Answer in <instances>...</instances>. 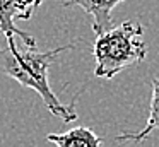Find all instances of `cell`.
Segmentation results:
<instances>
[{
    "label": "cell",
    "mask_w": 159,
    "mask_h": 147,
    "mask_svg": "<svg viewBox=\"0 0 159 147\" xmlns=\"http://www.w3.org/2000/svg\"><path fill=\"white\" fill-rule=\"evenodd\" d=\"M156 128H159V77H154L152 80V98L151 108H149V118L145 126L140 132H125L116 137L118 142H140L147 139Z\"/></svg>",
    "instance_id": "8992f818"
},
{
    "label": "cell",
    "mask_w": 159,
    "mask_h": 147,
    "mask_svg": "<svg viewBox=\"0 0 159 147\" xmlns=\"http://www.w3.org/2000/svg\"><path fill=\"white\" fill-rule=\"evenodd\" d=\"M43 0H0V34L7 38H21L24 46L36 48V39L29 33L16 26L17 21H29Z\"/></svg>",
    "instance_id": "3957f363"
},
{
    "label": "cell",
    "mask_w": 159,
    "mask_h": 147,
    "mask_svg": "<svg viewBox=\"0 0 159 147\" xmlns=\"http://www.w3.org/2000/svg\"><path fill=\"white\" fill-rule=\"evenodd\" d=\"M142 34L144 27L132 21H125L99 34L93 50L96 58L94 75L113 79L123 68L144 60L147 57V44L142 41Z\"/></svg>",
    "instance_id": "7a4b0ae2"
},
{
    "label": "cell",
    "mask_w": 159,
    "mask_h": 147,
    "mask_svg": "<svg viewBox=\"0 0 159 147\" xmlns=\"http://www.w3.org/2000/svg\"><path fill=\"white\" fill-rule=\"evenodd\" d=\"M72 48H75L74 43L57 46L48 51H38L36 48L17 46L14 38H7V48L0 50V74L12 77L21 85L36 91L48 111L57 118H62L63 123L75 122V109L62 104L48 84V67L58 60L62 51Z\"/></svg>",
    "instance_id": "6da1fadb"
},
{
    "label": "cell",
    "mask_w": 159,
    "mask_h": 147,
    "mask_svg": "<svg viewBox=\"0 0 159 147\" xmlns=\"http://www.w3.org/2000/svg\"><path fill=\"white\" fill-rule=\"evenodd\" d=\"M46 140L55 144L57 147H103V139L86 126L50 133L46 135Z\"/></svg>",
    "instance_id": "5b68a950"
},
{
    "label": "cell",
    "mask_w": 159,
    "mask_h": 147,
    "mask_svg": "<svg viewBox=\"0 0 159 147\" xmlns=\"http://www.w3.org/2000/svg\"><path fill=\"white\" fill-rule=\"evenodd\" d=\"M125 0H62L65 7H79L93 17V31L96 36L111 27V12Z\"/></svg>",
    "instance_id": "277c9868"
}]
</instances>
